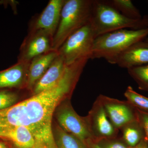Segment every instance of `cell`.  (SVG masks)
<instances>
[{
    "label": "cell",
    "instance_id": "obj_27",
    "mask_svg": "<svg viewBox=\"0 0 148 148\" xmlns=\"http://www.w3.org/2000/svg\"><path fill=\"white\" fill-rule=\"evenodd\" d=\"M145 18L146 21V26H147V28H148V16H146L145 17ZM145 41H146V42L148 43V37H147V38L145 39Z\"/></svg>",
    "mask_w": 148,
    "mask_h": 148
},
{
    "label": "cell",
    "instance_id": "obj_2",
    "mask_svg": "<svg viewBox=\"0 0 148 148\" xmlns=\"http://www.w3.org/2000/svg\"><path fill=\"white\" fill-rule=\"evenodd\" d=\"M148 36V28L117 30L95 38L91 59L104 58L114 64L117 58L123 51L136 43L144 40Z\"/></svg>",
    "mask_w": 148,
    "mask_h": 148
},
{
    "label": "cell",
    "instance_id": "obj_13",
    "mask_svg": "<svg viewBox=\"0 0 148 148\" xmlns=\"http://www.w3.org/2000/svg\"><path fill=\"white\" fill-rule=\"evenodd\" d=\"M58 55V51L52 50L37 56L29 63L26 87L32 90Z\"/></svg>",
    "mask_w": 148,
    "mask_h": 148
},
{
    "label": "cell",
    "instance_id": "obj_11",
    "mask_svg": "<svg viewBox=\"0 0 148 148\" xmlns=\"http://www.w3.org/2000/svg\"><path fill=\"white\" fill-rule=\"evenodd\" d=\"M148 64V43L145 40L134 44L117 58L114 64L127 69Z\"/></svg>",
    "mask_w": 148,
    "mask_h": 148
},
{
    "label": "cell",
    "instance_id": "obj_3",
    "mask_svg": "<svg viewBox=\"0 0 148 148\" xmlns=\"http://www.w3.org/2000/svg\"><path fill=\"white\" fill-rule=\"evenodd\" d=\"M93 2V0H65L53 38L54 50L58 51L68 37L90 22Z\"/></svg>",
    "mask_w": 148,
    "mask_h": 148
},
{
    "label": "cell",
    "instance_id": "obj_9",
    "mask_svg": "<svg viewBox=\"0 0 148 148\" xmlns=\"http://www.w3.org/2000/svg\"><path fill=\"white\" fill-rule=\"evenodd\" d=\"M113 125L119 130L137 120L136 110L127 101H120L106 95L98 96Z\"/></svg>",
    "mask_w": 148,
    "mask_h": 148
},
{
    "label": "cell",
    "instance_id": "obj_14",
    "mask_svg": "<svg viewBox=\"0 0 148 148\" xmlns=\"http://www.w3.org/2000/svg\"><path fill=\"white\" fill-rule=\"evenodd\" d=\"M0 139L9 142L13 148H34L36 145L32 133L23 126L0 127Z\"/></svg>",
    "mask_w": 148,
    "mask_h": 148
},
{
    "label": "cell",
    "instance_id": "obj_22",
    "mask_svg": "<svg viewBox=\"0 0 148 148\" xmlns=\"http://www.w3.org/2000/svg\"><path fill=\"white\" fill-rule=\"evenodd\" d=\"M95 141V140H94ZM101 148H129L121 138H106L95 141Z\"/></svg>",
    "mask_w": 148,
    "mask_h": 148
},
{
    "label": "cell",
    "instance_id": "obj_6",
    "mask_svg": "<svg viewBox=\"0 0 148 148\" xmlns=\"http://www.w3.org/2000/svg\"><path fill=\"white\" fill-rule=\"evenodd\" d=\"M61 104L56 112L59 126L84 144L87 140L92 139L85 117L80 116L77 113L69 99L64 101Z\"/></svg>",
    "mask_w": 148,
    "mask_h": 148
},
{
    "label": "cell",
    "instance_id": "obj_15",
    "mask_svg": "<svg viewBox=\"0 0 148 148\" xmlns=\"http://www.w3.org/2000/svg\"><path fill=\"white\" fill-rule=\"evenodd\" d=\"M66 67L64 60L58 54L45 73L35 85L32 90L34 95L54 86L62 77Z\"/></svg>",
    "mask_w": 148,
    "mask_h": 148
},
{
    "label": "cell",
    "instance_id": "obj_19",
    "mask_svg": "<svg viewBox=\"0 0 148 148\" xmlns=\"http://www.w3.org/2000/svg\"><path fill=\"white\" fill-rule=\"evenodd\" d=\"M140 90L148 92V64L127 69Z\"/></svg>",
    "mask_w": 148,
    "mask_h": 148
},
{
    "label": "cell",
    "instance_id": "obj_25",
    "mask_svg": "<svg viewBox=\"0 0 148 148\" xmlns=\"http://www.w3.org/2000/svg\"><path fill=\"white\" fill-rule=\"evenodd\" d=\"M129 148H148V144L145 138H144L137 146L134 147Z\"/></svg>",
    "mask_w": 148,
    "mask_h": 148
},
{
    "label": "cell",
    "instance_id": "obj_4",
    "mask_svg": "<svg viewBox=\"0 0 148 148\" xmlns=\"http://www.w3.org/2000/svg\"><path fill=\"white\" fill-rule=\"evenodd\" d=\"M90 22L96 38L121 29L147 28L145 17L140 20L127 18L106 1H93Z\"/></svg>",
    "mask_w": 148,
    "mask_h": 148
},
{
    "label": "cell",
    "instance_id": "obj_18",
    "mask_svg": "<svg viewBox=\"0 0 148 148\" xmlns=\"http://www.w3.org/2000/svg\"><path fill=\"white\" fill-rule=\"evenodd\" d=\"M108 2L113 7L127 18L133 19H142L140 11L130 0H113Z\"/></svg>",
    "mask_w": 148,
    "mask_h": 148
},
{
    "label": "cell",
    "instance_id": "obj_20",
    "mask_svg": "<svg viewBox=\"0 0 148 148\" xmlns=\"http://www.w3.org/2000/svg\"><path fill=\"white\" fill-rule=\"evenodd\" d=\"M127 101L135 109L148 112V98L135 91L132 86H128L124 93Z\"/></svg>",
    "mask_w": 148,
    "mask_h": 148
},
{
    "label": "cell",
    "instance_id": "obj_12",
    "mask_svg": "<svg viewBox=\"0 0 148 148\" xmlns=\"http://www.w3.org/2000/svg\"><path fill=\"white\" fill-rule=\"evenodd\" d=\"M30 63L18 62L0 71V90L26 87Z\"/></svg>",
    "mask_w": 148,
    "mask_h": 148
},
{
    "label": "cell",
    "instance_id": "obj_17",
    "mask_svg": "<svg viewBox=\"0 0 148 148\" xmlns=\"http://www.w3.org/2000/svg\"><path fill=\"white\" fill-rule=\"evenodd\" d=\"M53 133L58 148H87L80 140L57 126Z\"/></svg>",
    "mask_w": 148,
    "mask_h": 148
},
{
    "label": "cell",
    "instance_id": "obj_21",
    "mask_svg": "<svg viewBox=\"0 0 148 148\" xmlns=\"http://www.w3.org/2000/svg\"><path fill=\"white\" fill-rule=\"evenodd\" d=\"M18 98V94L11 89L0 90V110L16 104Z\"/></svg>",
    "mask_w": 148,
    "mask_h": 148
},
{
    "label": "cell",
    "instance_id": "obj_26",
    "mask_svg": "<svg viewBox=\"0 0 148 148\" xmlns=\"http://www.w3.org/2000/svg\"><path fill=\"white\" fill-rule=\"evenodd\" d=\"M0 148H9L6 143L0 141Z\"/></svg>",
    "mask_w": 148,
    "mask_h": 148
},
{
    "label": "cell",
    "instance_id": "obj_23",
    "mask_svg": "<svg viewBox=\"0 0 148 148\" xmlns=\"http://www.w3.org/2000/svg\"><path fill=\"white\" fill-rule=\"evenodd\" d=\"M136 110L137 119L143 127L148 145V112H143L138 109Z\"/></svg>",
    "mask_w": 148,
    "mask_h": 148
},
{
    "label": "cell",
    "instance_id": "obj_8",
    "mask_svg": "<svg viewBox=\"0 0 148 148\" xmlns=\"http://www.w3.org/2000/svg\"><path fill=\"white\" fill-rule=\"evenodd\" d=\"M53 37L42 31L29 32L21 44L18 62L30 63L32 59L52 50Z\"/></svg>",
    "mask_w": 148,
    "mask_h": 148
},
{
    "label": "cell",
    "instance_id": "obj_5",
    "mask_svg": "<svg viewBox=\"0 0 148 148\" xmlns=\"http://www.w3.org/2000/svg\"><path fill=\"white\" fill-rule=\"evenodd\" d=\"M96 36L90 22L74 32L67 38L58 51L66 66L87 58L91 59Z\"/></svg>",
    "mask_w": 148,
    "mask_h": 148
},
{
    "label": "cell",
    "instance_id": "obj_16",
    "mask_svg": "<svg viewBox=\"0 0 148 148\" xmlns=\"http://www.w3.org/2000/svg\"><path fill=\"white\" fill-rule=\"evenodd\" d=\"M122 140L129 148L137 146L145 138L143 127L137 120L130 123L119 130Z\"/></svg>",
    "mask_w": 148,
    "mask_h": 148
},
{
    "label": "cell",
    "instance_id": "obj_7",
    "mask_svg": "<svg viewBox=\"0 0 148 148\" xmlns=\"http://www.w3.org/2000/svg\"><path fill=\"white\" fill-rule=\"evenodd\" d=\"M92 139H101L116 138L119 130L113 125L104 108L101 99L98 97L88 112L85 117Z\"/></svg>",
    "mask_w": 148,
    "mask_h": 148
},
{
    "label": "cell",
    "instance_id": "obj_1",
    "mask_svg": "<svg viewBox=\"0 0 148 148\" xmlns=\"http://www.w3.org/2000/svg\"><path fill=\"white\" fill-rule=\"evenodd\" d=\"M82 72L76 64L66 66L53 87L0 110V127L23 126L34 138V148H58L52 131L53 114L59 104L69 99Z\"/></svg>",
    "mask_w": 148,
    "mask_h": 148
},
{
    "label": "cell",
    "instance_id": "obj_10",
    "mask_svg": "<svg viewBox=\"0 0 148 148\" xmlns=\"http://www.w3.org/2000/svg\"><path fill=\"white\" fill-rule=\"evenodd\" d=\"M65 0H50L39 15L30 22L29 32L42 31L54 37Z\"/></svg>",
    "mask_w": 148,
    "mask_h": 148
},
{
    "label": "cell",
    "instance_id": "obj_24",
    "mask_svg": "<svg viewBox=\"0 0 148 148\" xmlns=\"http://www.w3.org/2000/svg\"><path fill=\"white\" fill-rule=\"evenodd\" d=\"M87 148H101L93 139H90L85 143Z\"/></svg>",
    "mask_w": 148,
    "mask_h": 148
}]
</instances>
